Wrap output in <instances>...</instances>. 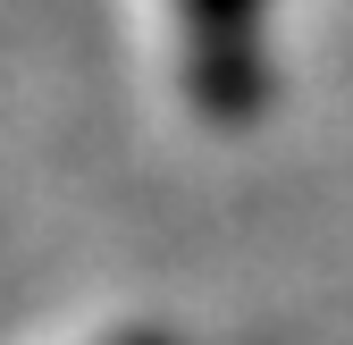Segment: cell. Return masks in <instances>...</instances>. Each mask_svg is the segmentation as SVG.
<instances>
[{"instance_id":"cell-1","label":"cell","mask_w":353,"mask_h":345,"mask_svg":"<svg viewBox=\"0 0 353 345\" xmlns=\"http://www.w3.org/2000/svg\"><path fill=\"white\" fill-rule=\"evenodd\" d=\"M185 9H194V34H202V59L219 68V51L252 34V9H261V0H185Z\"/></svg>"}]
</instances>
